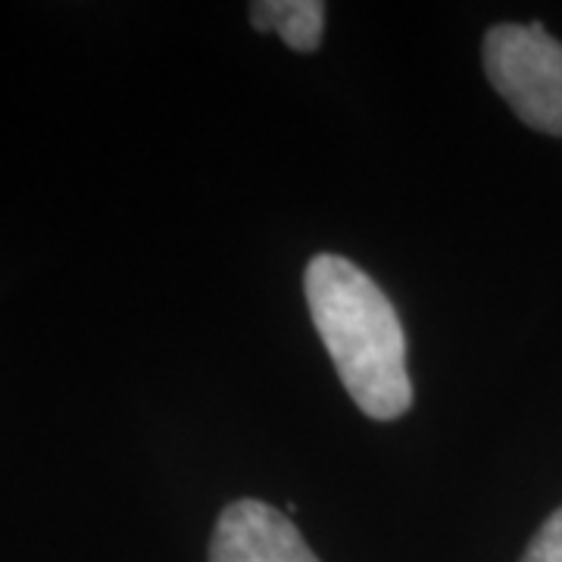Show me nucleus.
Masks as SVG:
<instances>
[{"label":"nucleus","mask_w":562,"mask_h":562,"mask_svg":"<svg viewBox=\"0 0 562 562\" xmlns=\"http://www.w3.org/2000/svg\"><path fill=\"white\" fill-rule=\"evenodd\" d=\"M310 316L347 394L369 419H401L413 406L406 335L394 303L357 262L319 254L303 276Z\"/></svg>","instance_id":"1"},{"label":"nucleus","mask_w":562,"mask_h":562,"mask_svg":"<svg viewBox=\"0 0 562 562\" xmlns=\"http://www.w3.org/2000/svg\"><path fill=\"white\" fill-rule=\"evenodd\" d=\"M484 72L525 125L562 138V44L541 22L494 25L484 35Z\"/></svg>","instance_id":"2"},{"label":"nucleus","mask_w":562,"mask_h":562,"mask_svg":"<svg viewBox=\"0 0 562 562\" xmlns=\"http://www.w3.org/2000/svg\"><path fill=\"white\" fill-rule=\"evenodd\" d=\"M210 562H319L297 525L262 501L225 506L210 541Z\"/></svg>","instance_id":"3"},{"label":"nucleus","mask_w":562,"mask_h":562,"mask_svg":"<svg viewBox=\"0 0 562 562\" xmlns=\"http://www.w3.org/2000/svg\"><path fill=\"white\" fill-rule=\"evenodd\" d=\"M250 25L257 32H279L291 47L310 54L316 50L325 29V3L319 0H262L250 7Z\"/></svg>","instance_id":"4"},{"label":"nucleus","mask_w":562,"mask_h":562,"mask_svg":"<svg viewBox=\"0 0 562 562\" xmlns=\"http://www.w3.org/2000/svg\"><path fill=\"white\" fill-rule=\"evenodd\" d=\"M519 562H562V506L541 525Z\"/></svg>","instance_id":"5"}]
</instances>
